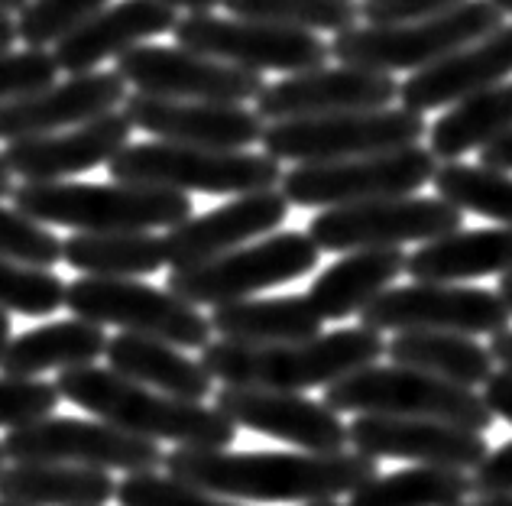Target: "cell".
Listing matches in <instances>:
<instances>
[{
	"label": "cell",
	"instance_id": "obj_1",
	"mask_svg": "<svg viewBox=\"0 0 512 506\" xmlns=\"http://www.w3.org/2000/svg\"><path fill=\"white\" fill-rule=\"evenodd\" d=\"M163 468L175 481L244 503H315L354 494L373 481L376 461L360 451H214L175 448Z\"/></svg>",
	"mask_w": 512,
	"mask_h": 506
},
{
	"label": "cell",
	"instance_id": "obj_2",
	"mask_svg": "<svg viewBox=\"0 0 512 506\" xmlns=\"http://www.w3.org/2000/svg\"><path fill=\"white\" fill-rule=\"evenodd\" d=\"M386 341L373 328L321 331L308 341L292 344H237L208 341L201 348V367L224 386H260V390L302 393L312 386H331L341 377L380 364Z\"/></svg>",
	"mask_w": 512,
	"mask_h": 506
},
{
	"label": "cell",
	"instance_id": "obj_3",
	"mask_svg": "<svg viewBox=\"0 0 512 506\" xmlns=\"http://www.w3.org/2000/svg\"><path fill=\"white\" fill-rule=\"evenodd\" d=\"M62 399L91 412L101 422L133 432L150 442H172L175 448H231L237 442V425L224 419L208 403H188L150 386H140L114 374L111 367H75L62 370L56 380Z\"/></svg>",
	"mask_w": 512,
	"mask_h": 506
},
{
	"label": "cell",
	"instance_id": "obj_4",
	"mask_svg": "<svg viewBox=\"0 0 512 506\" xmlns=\"http://www.w3.org/2000/svg\"><path fill=\"white\" fill-rule=\"evenodd\" d=\"M10 198L30 221L75 234L172 231L192 218V198L185 192L127 182H23Z\"/></svg>",
	"mask_w": 512,
	"mask_h": 506
},
{
	"label": "cell",
	"instance_id": "obj_5",
	"mask_svg": "<svg viewBox=\"0 0 512 506\" xmlns=\"http://www.w3.org/2000/svg\"><path fill=\"white\" fill-rule=\"evenodd\" d=\"M114 182L146 185V189L205 192V195H253L282 182V166L266 153L208 150L182 143H127L111 163Z\"/></svg>",
	"mask_w": 512,
	"mask_h": 506
},
{
	"label": "cell",
	"instance_id": "obj_6",
	"mask_svg": "<svg viewBox=\"0 0 512 506\" xmlns=\"http://www.w3.org/2000/svg\"><path fill=\"white\" fill-rule=\"evenodd\" d=\"M503 13L490 0H464L438 17L399 26H350L328 43L331 59L370 72H419L451 52L496 33Z\"/></svg>",
	"mask_w": 512,
	"mask_h": 506
},
{
	"label": "cell",
	"instance_id": "obj_7",
	"mask_svg": "<svg viewBox=\"0 0 512 506\" xmlns=\"http://www.w3.org/2000/svg\"><path fill=\"white\" fill-rule=\"evenodd\" d=\"M325 406L357 416H399V419H435L467 432H487L493 412L477 390L412 367L370 364L325 386Z\"/></svg>",
	"mask_w": 512,
	"mask_h": 506
},
{
	"label": "cell",
	"instance_id": "obj_8",
	"mask_svg": "<svg viewBox=\"0 0 512 506\" xmlns=\"http://www.w3.org/2000/svg\"><path fill=\"white\" fill-rule=\"evenodd\" d=\"M428 133L422 114L409 108L350 111L328 117H302L263 127V153L276 163H338L373 153H393L419 146Z\"/></svg>",
	"mask_w": 512,
	"mask_h": 506
},
{
	"label": "cell",
	"instance_id": "obj_9",
	"mask_svg": "<svg viewBox=\"0 0 512 506\" xmlns=\"http://www.w3.org/2000/svg\"><path fill=\"white\" fill-rule=\"evenodd\" d=\"M65 309L91 325H114L127 335L159 338L182 351H201L211 341V322L195 305L140 279L78 276L65 286Z\"/></svg>",
	"mask_w": 512,
	"mask_h": 506
},
{
	"label": "cell",
	"instance_id": "obj_10",
	"mask_svg": "<svg viewBox=\"0 0 512 506\" xmlns=\"http://www.w3.org/2000/svg\"><path fill=\"white\" fill-rule=\"evenodd\" d=\"M321 250L302 231H276L256 244H244L208 263L172 270L166 289L188 305H211L250 299L253 292L286 286L318 266Z\"/></svg>",
	"mask_w": 512,
	"mask_h": 506
},
{
	"label": "cell",
	"instance_id": "obj_11",
	"mask_svg": "<svg viewBox=\"0 0 512 506\" xmlns=\"http://www.w3.org/2000/svg\"><path fill=\"white\" fill-rule=\"evenodd\" d=\"M435 169L438 159L428 146H406V150L338 159V163H302L282 172L279 192L289 205L299 208H344L415 195L435 179Z\"/></svg>",
	"mask_w": 512,
	"mask_h": 506
},
{
	"label": "cell",
	"instance_id": "obj_12",
	"mask_svg": "<svg viewBox=\"0 0 512 506\" xmlns=\"http://www.w3.org/2000/svg\"><path fill=\"white\" fill-rule=\"evenodd\" d=\"M175 46L198 56L218 59L247 72H315L328 65L331 49L321 36L292 26H276L244 17H214V13H188L175 23Z\"/></svg>",
	"mask_w": 512,
	"mask_h": 506
},
{
	"label": "cell",
	"instance_id": "obj_13",
	"mask_svg": "<svg viewBox=\"0 0 512 506\" xmlns=\"http://www.w3.org/2000/svg\"><path fill=\"white\" fill-rule=\"evenodd\" d=\"M4 458L39 464H75L94 471L146 474L163 468L166 455L159 442L117 429L111 422H88L72 416H46L17 425L0 438Z\"/></svg>",
	"mask_w": 512,
	"mask_h": 506
},
{
	"label": "cell",
	"instance_id": "obj_14",
	"mask_svg": "<svg viewBox=\"0 0 512 506\" xmlns=\"http://www.w3.org/2000/svg\"><path fill=\"white\" fill-rule=\"evenodd\" d=\"M464 228V211L425 195H399L380 202L325 208L308 224V237L318 250L354 253L376 247L431 244Z\"/></svg>",
	"mask_w": 512,
	"mask_h": 506
},
{
	"label": "cell",
	"instance_id": "obj_15",
	"mask_svg": "<svg viewBox=\"0 0 512 506\" xmlns=\"http://www.w3.org/2000/svg\"><path fill=\"white\" fill-rule=\"evenodd\" d=\"M512 312L500 292L464 283L389 286L367 309L360 325L373 331H454V335H496L509 328Z\"/></svg>",
	"mask_w": 512,
	"mask_h": 506
},
{
	"label": "cell",
	"instance_id": "obj_16",
	"mask_svg": "<svg viewBox=\"0 0 512 506\" xmlns=\"http://www.w3.org/2000/svg\"><path fill=\"white\" fill-rule=\"evenodd\" d=\"M114 72L140 95L175 101L247 104L260 98L266 88L260 72L237 69L182 46H133L117 56Z\"/></svg>",
	"mask_w": 512,
	"mask_h": 506
},
{
	"label": "cell",
	"instance_id": "obj_17",
	"mask_svg": "<svg viewBox=\"0 0 512 506\" xmlns=\"http://www.w3.org/2000/svg\"><path fill=\"white\" fill-rule=\"evenodd\" d=\"M214 409L237 429H250L279 442H289L315 455L347 451V425L331 406L289 390H260V386H221Z\"/></svg>",
	"mask_w": 512,
	"mask_h": 506
},
{
	"label": "cell",
	"instance_id": "obj_18",
	"mask_svg": "<svg viewBox=\"0 0 512 506\" xmlns=\"http://www.w3.org/2000/svg\"><path fill=\"white\" fill-rule=\"evenodd\" d=\"M399 98V82L386 72L354 69V65H321L315 72L286 75L266 85L256 98V114L263 124L302 121L350 111H380Z\"/></svg>",
	"mask_w": 512,
	"mask_h": 506
},
{
	"label": "cell",
	"instance_id": "obj_19",
	"mask_svg": "<svg viewBox=\"0 0 512 506\" xmlns=\"http://www.w3.org/2000/svg\"><path fill=\"white\" fill-rule=\"evenodd\" d=\"M124 117L133 130L153 133L163 143L208 146V150H250L263 140L260 114L244 104H205L153 98L133 91L124 101Z\"/></svg>",
	"mask_w": 512,
	"mask_h": 506
},
{
	"label": "cell",
	"instance_id": "obj_20",
	"mask_svg": "<svg viewBox=\"0 0 512 506\" xmlns=\"http://www.w3.org/2000/svg\"><path fill=\"white\" fill-rule=\"evenodd\" d=\"M347 442L373 461L402 458L428 468L474 471L487 458V438L435 419L399 416H357L347 425Z\"/></svg>",
	"mask_w": 512,
	"mask_h": 506
},
{
	"label": "cell",
	"instance_id": "obj_21",
	"mask_svg": "<svg viewBox=\"0 0 512 506\" xmlns=\"http://www.w3.org/2000/svg\"><path fill=\"white\" fill-rule=\"evenodd\" d=\"M130 121L124 111H111L46 137H26L7 143L4 159L23 182H65L78 172L107 166L130 143Z\"/></svg>",
	"mask_w": 512,
	"mask_h": 506
},
{
	"label": "cell",
	"instance_id": "obj_22",
	"mask_svg": "<svg viewBox=\"0 0 512 506\" xmlns=\"http://www.w3.org/2000/svg\"><path fill=\"white\" fill-rule=\"evenodd\" d=\"M289 218V202L279 189L237 195L234 202L208 211V215L188 218L179 228H172L166 244V263L172 270L208 263L214 257H224L247 241L273 234L282 221Z\"/></svg>",
	"mask_w": 512,
	"mask_h": 506
},
{
	"label": "cell",
	"instance_id": "obj_23",
	"mask_svg": "<svg viewBox=\"0 0 512 506\" xmlns=\"http://www.w3.org/2000/svg\"><path fill=\"white\" fill-rule=\"evenodd\" d=\"M127 101V82L117 72H85L72 75L69 82L36 91L30 98L0 104V140H26L46 137L78 124H88L94 117L117 111V104Z\"/></svg>",
	"mask_w": 512,
	"mask_h": 506
},
{
	"label": "cell",
	"instance_id": "obj_24",
	"mask_svg": "<svg viewBox=\"0 0 512 506\" xmlns=\"http://www.w3.org/2000/svg\"><path fill=\"white\" fill-rule=\"evenodd\" d=\"M512 75V23H503L500 30L477 39L464 49L451 52L428 69L412 72L399 85L402 108L415 114H428L438 108H454L470 95H480L500 82H509Z\"/></svg>",
	"mask_w": 512,
	"mask_h": 506
},
{
	"label": "cell",
	"instance_id": "obj_25",
	"mask_svg": "<svg viewBox=\"0 0 512 506\" xmlns=\"http://www.w3.org/2000/svg\"><path fill=\"white\" fill-rule=\"evenodd\" d=\"M179 20V10L166 0H120L52 46V56L59 62V72L85 75L104 59H117L127 49L143 46L146 39L172 33Z\"/></svg>",
	"mask_w": 512,
	"mask_h": 506
},
{
	"label": "cell",
	"instance_id": "obj_26",
	"mask_svg": "<svg viewBox=\"0 0 512 506\" xmlns=\"http://www.w3.org/2000/svg\"><path fill=\"white\" fill-rule=\"evenodd\" d=\"M104 361L114 374L127 377L140 386H150L156 393H166L175 399H188V403H205L214 393V380L201 361L188 357L182 348L169 341L143 338V335H120L107 338Z\"/></svg>",
	"mask_w": 512,
	"mask_h": 506
},
{
	"label": "cell",
	"instance_id": "obj_27",
	"mask_svg": "<svg viewBox=\"0 0 512 506\" xmlns=\"http://www.w3.org/2000/svg\"><path fill=\"white\" fill-rule=\"evenodd\" d=\"M406 260L409 257L402 253V247L344 253L338 263L318 273L305 299L312 302L321 322H344L350 315H360L380 292L393 286L406 273Z\"/></svg>",
	"mask_w": 512,
	"mask_h": 506
},
{
	"label": "cell",
	"instance_id": "obj_28",
	"mask_svg": "<svg viewBox=\"0 0 512 506\" xmlns=\"http://www.w3.org/2000/svg\"><path fill=\"white\" fill-rule=\"evenodd\" d=\"M406 273L415 283H464L480 276L512 273V224L454 231L409 253Z\"/></svg>",
	"mask_w": 512,
	"mask_h": 506
},
{
	"label": "cell",
	"instance_id": "obj_29",
	"mask_svg": "<svg viewBox=\"0 0 512 506\" xmlns=\"http://www.w3.org/2000/svg\"><path fill=\"white\" fill-rule=\"evenodd\" d=\"M104 348V328L82 322V318L39 325L33 331H23L20 338H10L4 354H0V377L33 380L39 374H49V370L91 367L98 357H104Z\"/></svg>",
	"mask_w": 512,
	"mask_h": 506
},
{
	"label": "cell",
	"instance_id": "obj_30",
	"mask_svg": "<svg viewBox=\"0 0 512 506\" xmlns=\"http://www.w3.org/2000/svg\"><path fill=\"white\" fill-rule=\"evenodd\" d=\"M0 500L17 506H104L117 500L111 471L13 461L0 471Z\"/></svg>",
	"mask_w": 512,
	"mask_h": 506
},
{
	"label": "cell",
	"instance_id": "obj_31",
	"mask_svg": "<svg viewBox=\"0 0 512 506\" xmlns=\"http://www.w3.org/2000/svg\"><path fill=\"white\" fill-rule=\"evenodd\" d=\"M211 331L237 344H292L321 335V315L305 296L237 299L224 302L208 315Z\"/></svg>",
	"mask_w": 512,
	"mask_h": 506
},
{
	"label": "cell",
	"instance_id": "obj_32",
	"mask_svg": "<svg viewBox=\"0 0 512 506\" xmlns=\"http://www.w3.org/2000/svg\"><path fill=\"white\" fill-rule=\"evenodd\" d=\"M386 357L396 367H412L441 380L480 386L493 374V354L477 338L454 335V331H399L386 344Z\"/></svg>",
	"mask_w": 512,
	"mask_h": 506
},
{
	"label": "cell",
	"instance_id": "obj_33",
	"mask_svg": "<svg viewBox=\"0 0 512 506\" xmlns=\"http://www.w3.org/2000/svg\"><path fill=\"white\" fill-rule=\"evenodd\" d=\"M512 130V82H500L480 95L454 104L428 127V150L438 163H457L464 153H480L483 146Z\"/></svg>",
	"mask_w": 512,
	"mask_h": 506
},
{
	"label": "cell",
	"instance_id": "obj_34",
	"mask_svg": "<svg viewBox=\"0 0 512 506\" xmlns=\"http://www.w3.org/2000/svg\"><path fill=\"white\" fill-rule=\"evenodd\" d=\"M62 260L82 276L140 279L166 266V244L156 231L72 234L62 241Z\"/></svg>",
	"mask_w": 512,
	"mask_h": 506
},
{
	"label": "cell",
	"instance_id": "obj_35",
	"mask_svg": "<svg viewBox=\"0 0 512 506\" xmlns=\"http://www.w3.org/2000/svg\"><path fill=\"white\" fill-rule=\"evenodd\" d=\"M470 494V477L451 468L412 464L393 474H376L350 494L347 506H454Z\"/></svg>",
	"mask_w": 512,
	"mask_h": 506
},
{
	"label": "cell",
	"instance_id": "obj_36",
	"mask_svg": "<svg viewBox=\"0 0 512 506\" xmlns=\"http://www.w3.org/2000/svg\"><path fill=\"white\" fill-rule=\"evenodd\" d=\"M435 192L441 202L457 211H474L480 218L512 224V172H500L490 166L467 163H441L435 169Z\"/></svg>",
	"mask_w": 512,
	"mask_h": 506
},
{
	"label": "cell",
	"instance_id": "obj_37",
	"mask_svg": "<svg viewBox=\"0 0 512 506\" xmlns=\"http://www.w3.org/2000/svg\"><path fill=\"white\" fill-rule=\"evenodd\" d=\"M231 17L263 20L292 30H328L344 33L360 20V4L354 0H221Z\"/></svg>",
	"mask_w": 512,
	"mask_h": 506
},
{
	"label": "cell",
	"instance_id": "obj_38",
	"mask_svg": "<svg viewBox=\"0 0 512 506\" xmlns=\"http://www.w3.org/2000/svg\"><path fill=\"white\" fill-rule=\"evenodd\" d=\"M65 286L56 270L0 257V309L7 315H56L65 305Z\"/></svg>",
	"mask_w": 512,
	"mask_h": 506
},
{
	"label": "cell",
	"instance_id": "obj_39",
	"mask_svg": "<svg viewBox=\"0 0 512 506\" xmlns=\"http://www.w3.org/2000/svg\"><path fill=\"white\" fill-rule=\"evenodd\" d=\"M104 7H111V0H30L17 13V36L26 49L56 46L91 17H98Z\"/></svg>",
	"mask_w": 512,
	"mask_h": 506
},
{
	"label": "cell",
	"instance_id": "obj_40",
	"mask_svg": "<svg viewBox=\"0 0 512 506\" xmlns=\"http://www.w3.org/2000/svg\"><path fill=\"white\" fill-rule=\"evenodd\" d=\"M117 503L120 506H247L156 471L127 474L117 484Z\"/></svg>",
	"mask_w": 512,
	"mask_h": 506
},
{
	"label": "cell",
	"instance_id": "obj_41",
	"mask_svg": "<svg viewBox=\"0 0 512 506\" xmlns=\"http://www.w3.org/2000/svg\"><path fill=\"white\" fill-rule=\"evenodd\" d=\"M0 257L52 270L62 260V241L43 224L0 205Z\"/></svg>",
	"mask_w": 512,
	"mask_h": 506
},
{
	"label": "cell",
	"instance_id": "obj_42",
	"mask_svg": "<svg viewBox=\"0 0 512 506\" xmlns=\"http://www.w3.org/2000/svg\"><path fill=\"white\" fill-rule=\"evenodd\" d=\"M59 62L49 49H10L0 52V104L30 98L56 85Z\"/></svg>",
	"mask_w": 512,
	"mask_h": 506
},
{
	"label": "cell",
	"instance_id": "obj_43",
	"mask_svg": "<svg viewBox=\"0 0 512 506\" xmlns=\"http://www.w3.org/2000/svg\"><path fill=\"white\" fill-rule=\"evenodd\" d=\"M62 396L56 383L43 377L20 380V377H0V429H17L36 419L56 416Z\"/></svg>",
	"mask_w": 512,
	"mask_h": 506
},
{
	"label": "cell",
	"instance_id": "obj_44",
	"mask_svg": "<svg viewBox=\"0 0 512 506\" xmlns=\"http://www.w3.org/2000/svg\"><path fill=\"white\" fill-rule=\"evenodd\" d=\"M464 0H363L360 17L367 26H399V23H415L448 13Z\"/></svg>",
	"mask_w": 512,
	"mask_h": 506
},
{
	"label": "cell",
	"instance_id": "obj_45",
	"mask_svg": "<svg viewBox=\"0 0 512 506\" xmlns=\"http://www.w3.org/2000/svg\"><path fill=\"white\" fill-rule=\"evenodd\" d=\"M470 494L477 497H500L512 494V438L496 451H487L474 474H470Z\"/></svg>",
	"mask_w": 512,
	"mask_h": 506
},
{
	"label": "cell",
	"instance_id": "obj_46",
	"mask_svg": "<svg viewBox=\"0 0 512 506\" xmlns=\"http://www.w3.org/2000/svg\"><path fill=\"white\" fill-rule=\"evenodd\" d=\"M483 403L490 406L493 419L500 416L512 425V370H493L490 380L483 383Z\"/></svg>",
	"mask_w": 512,
	"mask_h": 506
},
{
	"label": "cell",
	"instance_id": "obj_47",
	"mask_svg": "<svg viewBox=\"0 0 512 506\" xmlns=\"http://www.w3.org/2000/svg\"><path fill=\"white\" fill-rule=\"evenodd\" d=\"M480 166L512 172V130L503 133L500 140H493L490 146H483V150H480Z\"/></svg>",
	"mask_w": 512,
	"mask_h": 506
},
{
	"label": "cell",
	"instance_id": "obj_48",
	"mask_svg": "<svg viewBox=\"0 0 512 506\" xmlns=\"http://www.w3.org/2000/svg\"><path fill=\"white\" fill-rule=\"evenodd\" d=\"M490 354H493V361L496 364H503V370H512V328H503V331H496L493 341L487 344Z\"/></svg>",
	"mask_w": 512,
	"mask_h": 506
},
{
	"label": "cell",
	"instance_id": "obj_49",
	"mask_svg": "<svg viewBox=\"0 0 512 506\" xmlns=\"http://www.w3.org/2000/svg\"><path fill=\"white\" fill-rule=\"evenodd\" d=\"M17 39V20H10V13H0V52H10Z\"/></svg>",
	"mask_w": 512,
	"mask_h": 506
},
{
	"label": "cell",
	"instance_id": "obj_50",
	"mask_svg": "<svg viewBox=\"0 0 512 506\" xmlns=\"http://www.w3.org/2000/svg\"><path fill=\"white\" fill-rule=\"evenodd\" d=\"M175 10H188V13H211L221 0H166Z\"/></svg>",
	"mask_w": 512,
	"mask_h": 506
},
{
	"label": "cell",
	"instance_id": "obj_51",
	"mask_svg": "<svg viewBox=\"0 0 512 506\" xmlns=\"http://www.w3.org/2000/svg\"><path fill=\"white\" fill-rule=\"evenodd\" d=\"M13 195V172L7 169V159L0 153V198H10Z\"/></svg>",
	"mask_w": 512,
	"mask_h": 506
},
{
	"label": "cell",
	"instance_id": "obj_52",
	"mask_svg": "<svg viewBox=\"0 0 512 506\" xmlns=\"http://www.w3.org/2000/svg\"><path fill=\"white\" fill-rule=\"evenodd\" d=\"M454 506H512V494H500V497H477L474 503H454Z\"/></svg>",
	"mask_w": 512,
	"mask_h": 506
},
{
	"label": "cell",
	"instance_id": "obj_53",
	"mask_svg": "<svg viewBox=\"0 0 512 506\" xmlns=\"http://www.w3.org/2000/svg\"><path fill=\"white\" fill-rule=\"evenodd\" d=\"M10 331H13V325H10V315L0 309V354H4V348L10 344Z\"/></svg>",
	"mask_w": 512,
	"mask_h": 506
},
{
	"label": "cell",
	"instance_id": "obj_54",
	"mask_svg": "<svg viewBox=\"0 0 512 506\" xmlns=\"http://www.w3.org/2000/svg\"><path fill=\"white\" fill-rule=\"evenodd\" d=\"M496 292H500V299L506 302V309L512 312V273L500 276V286H496Z\"/></svg>",
	"mask_w": 512,
	"mask_h": 506
},
{
	"label": "cell",
	"instance_id": "obj_55",
	"mask_svg": "<svg viewBox=\"0 0 512 506\" xmlns=\"http://www.w3.org/2000/svg\"><path fill=\"white\" fill-rule=\"evenodd\" d=\"M30 0H0V13H20Z\"/></svg>",
	"mask_w": 512,
	"mask_h": 506
},
{
	"label": "cell",
	"instance_id": "obj_56",
	"mask_svg": "<svg viewBox=\"0 0 512 506\" xmlns=\"http://www.w3.org/2000/svg\"><path fill=\"white\" fill-rule=\"evenodd\" d=\"M490 4L503 13V17H512V0H490Z\"/></svg>",
	"mask_w": 512,
	"mask_h": 506
},
{
	"label": "cell",
	"instance_id": "obj_57",
	"mask_svg": "<svg viewBox=\"0 0 512 506\" xmlns=\"http://www.w3.org/2000/svg\"><path fill=\"white\" fill-rule=\"evenodd\" d=\"M305 506H344V503H334V500H315V503H305Z\"/></svg>",
	"mask_w": 512,
	"mask_h": 506
},
{
	"label": "cell",
	"instance_id": "obj_58",
	"mask_svg": "<svg viewBox=\"0 0 512 506\" xmlns=\"http://www.w3.org/2000/svg\"><path fill=\"white\" fill-rule=\"evenodd\" d=\"M4 461H7V458H4V448H0V471H4Z\"/></svg>",
	"mask_w": 512,
	"mask_h": 506
},
{
	"label": "cell",
	"instance_id": "obj_59",
	"mask_svg": "<svg viewBox=\"0 0 512 506\" xmlns=\"http://www.w3.org/2000/svg\"><path fill=\"white\" fill-rule=\"evenodd\" d=\"M0 506H17V503H7V500H0Z\"/></svg>",
	"mask_w": 512,
	"mask_h": 506
}]
</instances>
